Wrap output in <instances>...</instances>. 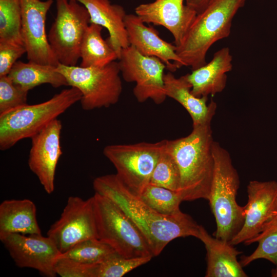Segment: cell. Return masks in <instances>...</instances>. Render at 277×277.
Listing matches in <instances>:
<instances>
[{
    "label": "cell",
    "instance_id": "6da1fadb",
    "mask_svg": "<svg viewBox=\"0 0 277 277\" xmlns=\"http://www.w3.org/2000/svg\"><path fill=\"white\" fill-rule=\"evenodd\" d=\"M95 192L109 199L135 223L145 238L153 256L159 255L172 240L192 236L197 239L200 225L188 214L159 213L132 193L116 174L96 177Z\"/></svg>",
    "mask_w": 277,
    "mask_h": 277
},
{
    "label": "cell",
    "instance_id": "7a4b0ae2",
    "mask_svg": "<svg viewBox=\"0 0 277 277\" xmlns=\"http://www.w3.org/2000/svg\"><path fill=\"white\" fill-rule=\"evenodd\" d=\"M214 115L192 125L187 136L167 140L166 148L174 158L180 174L178 192L183 201L208 200L214 172L211 122Z\"/></svg>",
    "mask_w": 277,
    "mask_h": 277
},
{
    "label": "cell",
    "instance_id": "3957f363",
    "mask_svg": "<svg viewBox=\"0 0 277 277\" xmlns=\"http://www.w3.org/2000/svg\"><path fill=\"white\" fill-rule=\"evenodd\" d=\"M247 0H210L196 16L176 52L192 70L207 63L206 54L215 42L228 37L232 22Z\"/></svg>",
    "mask_w": 277,
    "mask_h": 277
},
{
    "label": "cell",
    "instance_id": "277c9868",
    "mask_svg": "<svg viewBox=\"0 0 277 277\" xmlns=\"http://www.w3.org/2000/svg\"><path fill=\"white\" fill-rule=\"evenodd\" d=\"M214 172L208 201L215 218L214 236L230 242L240 231L244 221V206L236 200L240 179L229 153L213 142Z\"/></svg>",
    "mask_w": 277,
    "mask_h": 277
},
{
    "label": "cell",
    "instance_id": "5b68a950",
    "mask_svg": "<svg viewBox=\"0 0 277 277\" xmlns=\"http://www.w3.org/2000/svg\"><path fill=\"white\" fill-rule=\"evenodd\" d=\"M81 97V91L71 87L45 102L27 104L0 114L1 150H7L22 140L31 138Z\"/></svg>",
    "mask_w": 277,
    "mask_h": 277
},
{
    "label": "cell",
    "instance_id": "8992f818",
    "mask_svg": "<svg viewBox=\"0 0 277 277\" xmlns=\"http://www.w3.org/2000/svg\"><path fill=\"white\" fill-rule=\"evenodd\" d=\"M91 198L98 239L125 258L153 257L141 231L118 206L97 192Z\"/></svg>",
    "mask_w": 277,
    "mask_h": 277
},
{
    "label": "cell",
    "instance_id": "52a82bcc",
    "mask_svg": "<svg viewBox=\"0 0 277 277\" xmlns=\"http://www.w3.org/2000/svg\"><path fill=\"white\" fill-rule=\"evenodd\" d=\"M56 70L62 74L68 86L78 89L84 110L109 107L116 104L122 92L118 62L102 67H83L59 64Z\"/></svg>",
    "mask_w": 277,
    "mask_h": 277
},
{
    "label": "cell",
    "instance_id": "ba28073f",
    "mask_svg": "<svg viewBox=\"0 0 277 277\" xmlns=\"http://www.w3.org/2000/svg\"><path fill=\"white\" fill-rule=\"evenodd\" d=\"M166 142L110 145L104 147L103 153L113 165L116 174L124 185L139 196L150 183Z\"/></svg>",
    "mask_w": 277,
    "mask_h": 277
},
{
    "label": "cell",
    "instance_id": "9c48e42d",
    "mask_svg": "<svg viewBox=\"0 0 277 277\" xmlns=\"http://www.w3.org/2000/svg\"><path fill=\"white\" fill-rule=\"evenodd\" d=\"M56 16L47 35L51 49L60 64L76 66L81 46L90 24L84 6L75 0H56Z\"/></svg>",
    "mask_w": 277,
    "mask_h": 277
},
{
    "label": "cell",
    "instance_id": "30bf717a",
    "mask_svg": "<svg viewBox=\"0 0 277 277\" xmlns=\"http://www.w3.org/2000/svg\"><path fill=\"white\" fill-rule=\"evenodd\" d=\"M118 61L123 79L135 83L133 93L138 102L151 99L161 104L165 101L164 72L166 66L161 60L144 55L130 45L122 50Z\"/></svg>",
    "mask_w": 277,
    "mask_h": 277
},
{
    "label": "cell",
    "instance_id": "8fae6325",
    "mask_svg": "<svg viewBox=\"0 0 277 277\" xmlns=\"http://www.w3.org/2000/svg\"><path fill=\"white\" fill-rule=\"evenodd\" d=\"M61 253L83 241L97 239L91 197L69 196L60 218L47 233Z\"/></svg>",
    "mask_w": 277,
    "mask_h": 277
},
{
    "label": "cell",
    "instance_id": "7c38bea8",
    "mask_svg": "<svg viewBox=\"0 0 277 277\" xmlns=\"http://www.w3.org/2000/svg\"><path fill=\"white\" fill-rule=\"evenodd\" d=\"M0 240L16 265L35 269L48 277H55V264L61 252L48 236L11 233Z\"/></svg>",
    "mask_w": 277,
    "mask_h": 277
},
{
    "label": "cell",
    "instance_id": "4fadbf2b",
    "mask_svg": "<svg viewBox=\"0 0 277 277\" xmlns=\"http://www.w3.org/2000/svg\"><path fill=\"white\" fill-rule=\"evenodd\" d=\"M53 0H21L22 36L28 62L57 67L60 64L45 30L47 13Z\"/></svg>",
    "mask_w": 277,
    "mask_h": 277
},
{
    "label": "cell",
    "instance_id": "5bb4252c",
    "mask_svg": "<svg viewBox=\"0 0 277 277\" xmlns=\"http://www.w3.org/2000/svg\"><path fill=\"white\" fill-rule=\"evenodd\" d=\"M248 202L244 206V221L238 234L229 242L234 246L250 242L274 217L277 204V182L251 181L247 187Z\"/></svg>",
    "mask_w": 277,
    "mask_h": 277
},
{
    "label": "cell",
    "instance_id": "9a60e30c",
    "mask_svg": "<svg viewBox=\"0 0 277 277\" xmlns=\"http://www.w3.org/2000/svg\"><path fill=\"white\" fill-rule=\"evenodd\" d=\"M62 128L61 121L56 118L31 138L28 166L48 194L54 190L56 166L62 154Z\"/></svg>",
    "mask_w": 277,
    "mask_h": 277
},
{
    "label": "cell",
    "instance_id": "2e32d148",
    "mask_svg": "<svg viewBox=\"0 0 277 277\" xmlns=\"http://www.w3.org/2000/svg\"><path fill=\"white\" fill-rule=\"evenodd\" d=\"M184 1L155 0L139 5L135 12L145 23H152L167 29L173 35L175 45L178 46L197 14L193 9L184 5Z\"/></svg>",
    "mask_w": 277,
    "mask_h": 277
},
{
    "label": "cell",
    "instance_id": "e0dca14e",
    "mask_svg": "<svg viewBox=\"0 0 277 277\" xmlns=\"http://www.w3.org/2000/svg\"><path fill=\"white\" fill-rule=\"evenodd\" d=\"M125 25L130 45L141 54L161 60L171 72L185 66L176 52V46L163 39L158 31L148 27L136 14H127Z\"/></svg>",
    "mask_w": 277,
    "mask_h": 277
},
{
    "label": "cell",
    "instance_id": "ac0fdd59",
    "mask_svg": "<svg viewBox=\"0 0 277 277\" xmlns=\"http://www.w3.org/2000/svg\"><path fill=\"white\" fill-rule=\"evenodd\" d=\"M87 9L90 23L105 28L109 36L106 41L116 52L118 59L121 51L129 46L127 32L125 25L127 15L124 8L112 4L110 0H75Z\"/></svg>",
    "mask_w": 277,
    "mask_h": 277
},
{
    "label": "cell",
    "instance_id": "d6986e66",
    "mask_svg": "<svg viewBox=\"0 0 277 277\" xmlns=\"http://www.w3.org/2000/svg\"><path fill=\"white\" fill-rule=\"evenodd\" d=\"M232 61L229 48L223 47L214 53L209 63L186 74L192 94L201 97L222 92L226 86L227 73L232 69Z\"/></svg>",
    "mask_w": 277,
    "mask_h": 277
},
{
    "label": "cell",
    "instance_id": "ffe728a7",
    "mask_svg": "<svg viewBox=\"0 0 277 277\" xmlns=\"http://www.w3.org/2000/svg\"><path fill=\"white\" fill-rule=\"evenodd\" d=\"M198 239L204 244L207 254L206 277H247L238 255L242 253L229 242L210 235L200 225Z\"/></svg>",
    "mask_w": 277,
    "mask_h": 277
},
{
    "label": "cell",
    "instance_id": "44dd1931",
    "mask_svg": "<svg viewBox=\"0 0 277 277\" xmlns=\"http://www.w3.org/2000/svg\"><path fill=\"white\" fill-rule=\"evenodd\" d=\"M11 233L40 234L36 208L30 200H6L0 204V238Z\"/></svg>",
    "mask_w": 277,
    "mask_h": 277
},
{
    "label": "cell",
    "instance_id": "7402d4cb",
    "mask_svg": "<svg viewBox=\"0 0 277 277\" xmlns=\"http://www.w3.org/2000/svg\"><path fill=\"white\" fill-rule=\"evenodd\" d=\"M164 82L166 96L175 100L186 110L192 118V125L201 124L209 116L214 115L216 103L211 100L207 104L208 97L194 95L187 74L177 78L169 71L164 74Z\"/></svg>",
    "mask_w": 277,
    "mask_h": 277
},
{
    "label": "cell",
    "instance_id": "603a6c76",
    "mask_svg": "<svg viewBox=\"0 0 277 277\" xmlns=\"http://www.w3.org/2000/svg\"><path fill=\"white\" fill-rule=\"evenodd\" d=\"M56 67L19 61L14 64L8 76L28 91L44 84H50L54 88L68 86L66 79L56 70Z\"/></svg>",
    "mask_w": 277,
    "mask_h": 277
},
{
    "label": "cell",
    "instance_id": "cb8c5ba5",
    "mask_svg": "<svg viewBox=\"0 0 277 277\" xmlns=\"http://www.w3.org/2000/svg\"><path fill=\"white\" fill-rule=\"evenodd\" d=\"M103 28L93 23L88 27L81 46L80 66L102 67L118 60L115 50L102 37Z\"/></svg>",
    "mask_w": 277,
    "mask_h": 277
},
{
    "label": "cell",
    "instance_id": "d4e9b609",
    "mask_svg": "<svg viewBox=\"0 0 277 277\" xmlns=\"http://www.w3.org/2000/svg\"><path fill=\"white\" fill-rule=\"evenodd\" d=\"M0 43L24 46L21 0H0Z\"/></svg>",
    "mask_w": 277,
    "mask_h": 277
},
{
    "label": "cell",
    "instance_id": "484cf974",
    "mask_svg": "<svg viewBox=\"0 0 277 277\" xmlns=\"http://www.w3.org/2000/svg\"><path fill=\"white\" fill-rule=\"evenodd\" d=\"M139 197L162 214L174 215L182 212L180 206L183 200L178 192L149 184Z\"/></svg>",
    "mask_w": 277,
    "mask_h": 277
},
{
    "label": "cell",
    "instance_id": "4316f807",
    "mask_svg": "<svg viewBox=\"0 0 277 277\" xmlns=\"http://www.w3.org/2000/svg\"><path fill=\"white\" fill-rule=\"evenodd\" d=\"M257 242L255 250L250 255H243L240 263L244 267L259 259L277 263V218L274 217L266 225L263 231L250 242Z\"/></svg>",
    "mask_w": 277,
    "mask_h": 277
},
{
    "label": "cell",
    "instance_id": "83f0119b",
    "mask_svg": "<svg viewBox=\"0 0 277 277\" xmlns=\"http://www.w3.org/2000/svg\"><path fill=\"white\" fill-rule=\"evenodd\" d=\"M106 243L98 239L80 242L61 255L86 264H97L115 252Z\"/></svg>",
    "mask_w": 277,
    "mask_h": 277
},
{
    "label": "cell",
    "instance_id": "f1b7e54d",
    "mask_svg": "<svg viewBox=\"0 0 277 277\" xmlns=\"http://www.w3.org/2000/svg\"><path fill=\"white\" fill-rule=\"evenodd\" d=\"M149 184L174 191L179 190V170L174 158L166 148V144L152 173Z\"/></svg>",
    "mask_w": 277,
    "mask_h": 277
},
{
    "label": "cell",
    "instance_id": "f546056e",
    "mask_svg": "<svg viewBox=\"0 0 277 277\" xmlns=\"http://www.w3.org/2000/svg\"><path fill=\"white\" fill-rule=\"evenodd\" d=\"M152 257L125 258L116 252L97 264L94 277H122L149 262Z\"/></svg>",
    "mask_w": 277,
    "mask_h": 277
},
{
    "label": "cell",
    "instance_id": "4dcf8cb0",
    "mask_svg": "<svg viewBox=\"0 0 277 277\" xmlns=\"http://www.w3.org/2000/svg\"><path fill=\"white\" fill-rule=\"evenodd\" d=\"M28 93L8 75L0 76V114L27 104Z\"/></svg>",
    "mask_w": 277,
    "mask_h": 277
},
{
    "label": "cell",
    "instance_id": "1f68e13d",
    "mask_svg": "<svg viewBox=\"0 0 277 277\" xmlns=\"http://www.w3.org/2000/svg\"><path fill=\"white\" fill-rule=\"evenodd\" d=\"M97 264L83 263L60 254L54 268L56 275L61 277H94Z\"/></svg>",
    "mask_w": 277,
    "mask_h": 277
},
{
    "label": "cell",
    "instance_id": "d6a6232c",
    "mask_svg": "<svg viewBox=\"0 0 277 277\" xmlns=\"http://www.w3.org/2000/svg\"><path fill=\"white\" fill-rule=\"evenodd\" d=\"M26 52L24 46L0 43V76L8 75L17 60Z\"/></svg>",
    "mask_w": 277,
    "mask_h": 277
},
{
    "label": "cell",
    "instance_id": "836d02e7",
    "mask_svg": "<svg viewBox=\"0 0 277 277\" xmlns=\"http://www.w3.org/2000/svg\"><path fill=\"white\" fill-rule=\"evenodd\" d=\"M210 0H186V5L193 9L196 13L201 12Z\"/></svg>",
    "mask_w": 277,
    "mask_h": 277
},
{
    "label": "cell",
    "instance_id": "e575fe53",
    "mask_svg": "<svg viewBox=\"0 0 277 277\" xmlns=\"http://www.w3.org/2000/svg\"><path fill=\"white\" fill-rule=\"evenodd\" d=\"M275 265V267L271 271V276L272 277H277V263Z\"/></svg>",
    "mask_w": 277,
    "mask_h": 277
},
{
    "label": "cell",
    "instance_id": "d590c367",
    "mask_svg": "<svg viewBox=\"0 0 277 277\" xmlns=\"http://www.w3.org/2000/svg\"><path fill=\"white\" fill-rule=\"evenodd\" d=\"M274 217L277 218V204H276V208L275 210Z\"/></svg>",
    "mask_w": 277,
    "mask_h": 277
}]
</instances>
